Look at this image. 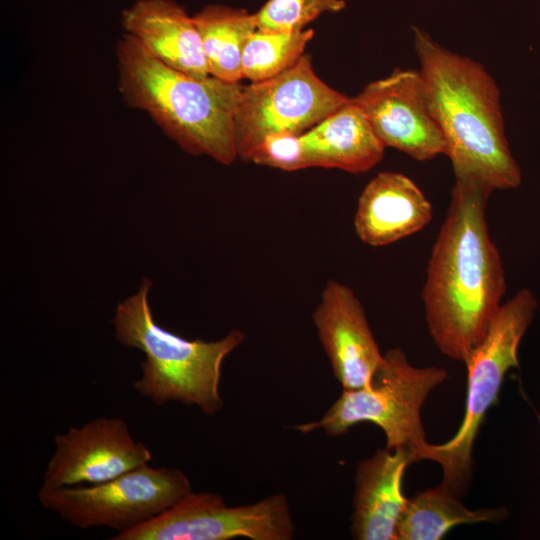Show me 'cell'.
I'll return each instance as SVG.
<instances>
[{
    "label": "cell",
    "instance_id": "obj_1",
    "mask_svg": "<svg viewBox=\"0 0 540 540\" xmlns=\"http://www.w3.org/2000/svg\"><path fill=\"white\" fill-rule=\"evenodd\" d=\"M492 192L479 181L455 179L422 289L431 338L442 354L464 363L486 335L506 292L502 260L486 221Z\"/></svg>",
    "mask_w": 540,
    "mask_h": 540
},
{
    "label": "cell",
    "instance_id": "obj_2",
    "mask_svg": "<svg viewBox=\"0 0 540 540\" xmlns=\"http://www.w3.org/2000/svg\"><path fill=\"white\" fill-rule=\"evenodd\" d=\"M414 48L429 102L447 144L455 179L508 190L522 176L505 134L500 91L477 61L454 53L414 27Z\"/></svg>",
    "mask_w": 540,
    "mask_h": 540
},
{
    "label": "cell",
    "instance_id": "obj_3",
    "mask_svg": "<svg viewBox=\"0 0 540 540\" xmlns=\"http://www.w3.org/2000/svg\"><path fill=\"white\" fill-rule=\"evenodd\" d=\"M116 52L119 90L128 105L148 113L187 153L223 165L237 159L234 116L243 86L175 70L126 33Z\"/></svg>",
    "mask_w": 540,
    "mask_h": 540
},
{
    "label": "cell",
    "instance_id": "obj_4",
    "mask_svg": "<svg viewBox=\"0 0 540 540\" xmlns=\"http://www.w3.org/2000/svg\"><path fill=\"white\" fill-rule=\"evenodd\" d=\"M151 282L120 303L113 318L115 338L145 354L133 388L157 406L179 402L213 415L223 407L219 385L224 359L245 339L238 329L216 341L188 340L158 325L148 301Z\"/></svg>",
    "mask_w": 540,
    "mask_h": 540
},
{
    "label": "cell",
    "instance_id": "obj_5",
    "mask_svg": "<svg viewBox=\"0 0 540 540\" xmlns=\"http://www.w3.org/2000/svg\"><path fill=\"white\" fill-rule=\"evenodd\" d=\"M446 377L441 367H415L402 349H389L368 386L343 390L320 420L296 429L304 433L322 429L330 436H340L359 423L370 422L383 430L388 449L409 451L413 462L426 460L430 443L420 411L430 392Z\"/></svg>",
    "mask_w": 540,
    "mask_h": 540
},
{
    "label": "cell",
    "instance_id": "obj_6",
    "mask_svg": "<svg viewBox=\"0 0 540 540\" xmlns=\"http://www.w3.org/2000/svg\"><path fill=\"white\" fill-rule=\"evenodd\" d=\"M538 302L528 288L502 303L479 345L465 362L467 399L463 422L453 438L430 444L427 460L437 462L443 471V484L457 495L468 482L472 450L482 421L495 404L507 371L518 367V347L532 323Z\"/></svg>",
    "mask_w": 540,
    "mask_h": 540
},
{
    "label": "cell",
    "instance_id": "obj_7",
    "mask_svg": "<svg viewBox=\"0 0 540 540\" xmlns=\"http://www.w3.org/2000/svg\"><path fill=\"white\" fill-rule=\"evenodd\" d=\"M191 491L180 469L145 464L96 485L40 487L37 496L43 507L76 527L105 526L122 533L165 512Z\"/></svg>",
    "mask_w": 540,
    "mask_h": 540
},
{
    "label": "cell",
    "instance_id": "obj_8",
    "mask_svg": "<svg viewBox=\"0 0 540 540\" xmlns=\"http://www.w3.org/2000/svg\"><path fill=\"white\" fill-rule=\"evenodd\" d=\"M349 100L319 78L309 55L272 78L243 86L234 116L237 158L248 161L270 135L304 133Z\"/></svg>",
    "mask_w": 540,
    "mask_h": 540
},
{
    "label": "cell",
    "instance_id": "obj_9",
    "mask_svg": "<svg viewBox=\"0 0 540 540\" xmlns=\"http://www.w3.org/2000/svg\"><path fill=\"white\" fill-rule=\"evenodd\" d=\"M294 523L284 494L254 504L228 506L215 493H193L165 512L113 540H289Z\"/></svg>",
    "mask_w": 540,
    "mask_h": 540
},
{
    "label": "cell",
    "instance_id": "obj_10",
    "mask_svg": "<svg viewBox=\"0 0 540 540\" xmlns=\"http://www.w3.org/2000/svg\"><path fill=\"white\" fill-rule=\"evenodd\" d=\"M352 100L362 108L385 148L418 161L446 155L447 144L419 70L396 68L367 84Z\"/></svg>",
    "mask_w": 540,
    "mask_h": 540
},
{
    "label": "cell",
    "instance_id": "obj_11",
    "mask_svg": "<svg viewBox=\"0 0 540 540\" xmlns=\"http://www.w3.org/2000/svg\"><path fill=\"white\" fill-rule=\"evenodd\" d=\"M42 488L96 485L148 464L152 454L119 417H98L54 438Z\"/></svg>",
    "mask_w": 540,
    "mask_h": 540
},
{
    "label": "cell",
    "instance_id": "obj_12",
    "mask_svg": "<svg viewBox=\"0 0 540 540\" xmlns=\"http://www.w3.org/2000/svg\"><path fill=\"white\" fill-rule=\"evenodd\" d=\"M312 320L343 390L368 386L383 354L365 310L353 290L337 280L329 279L321 292Z\"/></svg>",
    "mask_w": 540,
    "mask_h": 540
},
{
    "label": "cell",
    "instance_id": "obj_13",
    "mask_svg": "<svg viewBox=\"0 0 540 540\" xmlns=\"http://www.w3.org/2000/svg\"><path fill=\"white\" fill-rule=\"evenodd\" d=\"M431 203L408 176L378 173L362 190L354 215L358 238L372 247L392 244L422 230L432 219Z\"/></svg>",
    "mask_w": 540,
    "mask_h": 540
},
{
    "label": "cell",
    "instance_id": "obj_14",
    "mask_svg": "<svg viewBox=\"0 0 540 540\" xmlns=\"http://www.w3.org/2000/svg\"><path fill=\"white\" fill-rule=\"evenodd\" d=\"M122 26L165 65L195 78L210 76L193 16L173 0H137Z\"/></svg>",
    "mask_w": 540,
    "mask_h": 540
},
{
    "label": "cell",
    "instance_id": "obj_15",
    "mask_svg": "<svg viewBox=\"0 0 540 540\" xmlns=\"http://www.w3.org/2000/svg\"><path fill=\"white\" fill-rule=\"evenodd\" d=\"M409 451L378 449L357 466L351 532L358 540H396V527L407 498L402 479Z\"/></svg>",
    "mask_w": 540,
    "mask_h": 540
},
{
    "label": "cell",
    "instance_id": "obj_16",
    "mask_svg": "<svg viewBox=\"0 0 540 540\" xmlns=\"http://www.w3.org/2000/svg\"><path fill=\"white\" fill-rule=\"evenodd\" d=\"M303 138L310 167L359 174L377 165L385 152L364 111L352 98L305 131Z\"/></svg>",
    "mask_w": 540,
    "mask_h": 540
},
{
    "label": "cell",
    "instance_id": "obj_17",
    "mask_svg": "<svg viewBox=\"0 0 540 540\" xmlns=\"http://www.w3.org/2000/svg\"><path fill=\"white\" fill-rule=\"evenodd\" d=\"M506 515L503 508L470 510L442 483L407 499L397 523L396 540H439L457 525L497 522Z\"/></svg>",
    "mask_w": 540,
    "mask_h": 540
},
{
    "label": "cell",
    "instance_id": "obj_18",
    "mask_svg": "<svg viewBox=\"0 0 540 540\" xmlns=\"http://www.w3.org/2000/svg\"><path fill=\"white\" fill-rule=\"evenodd\" d=\"M199 31L209 74L239 83L245 44L257 29L254 14L244 9L211 4L193 16Z\"/></svg>",
    "mask_w": 540,
    "mask_h": 540
},
{
    "label": "cell",
    "instance_id": "obj_19",
    "mask_svg": "<svg viewBox=\"0 0 540 540\" xmlns=\"http://www.w3.org/2000/svg\"><path fill=\"white\" fill-rule=\"evenodd\" d=\"M311 29L276 31L256 29L242 55V76L251 82L272 78L294 65L313 38Z\"/></svg>",
    "mask_w": 540,
    "mask_h": 540
},
{
    "label": "cell",
    "instance_id": "obj_20",
    "mask_svg": "<svg viewBox=\"0 0 540 540\" xmlns=\"http://www.w3.org/2000/svg\"><path fill=\"white\" fill-rule=\"evenodd\" d=\"M344 0H267L254 13L257 29L299 31L326 12H339Z\"/></svg>",
    "mask_w": 540,
    "mask_h": 540
},
{
    "label": "cell",
    "instance_id": "obj_21",
    "mask_svg": "<svg viewBox=\"0 0 540 540\" xmlns=\"http://www.w3.org/2000/svg\"><path fill=\"white\" fill-rule=\"evenodd\" d=\"M248 161L283 171L310 168L303 133H279L266 137Z\"/></svg>",
    "mask_w": 540,
    "mask_h": 540
}]
</instances>
